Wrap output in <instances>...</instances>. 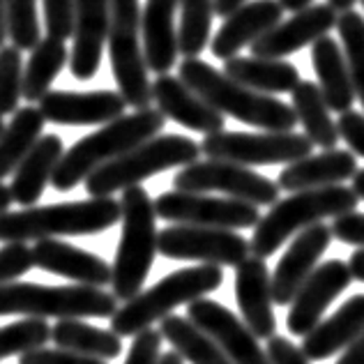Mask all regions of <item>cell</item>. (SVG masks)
I'll return each mask as SVG.
<instances>
[{
	"label": "cell",
	"instance_id": "33",
	"mask_svg": "<svg viewBox=\"0 0 364 364\" xmlns=\"http://www.w3.org/2000/svg\"><path fill=\"white\" fill-rule=\"evenodd\" d=\"M159 332L189 364H233L222 346L189 318L171 314L161 321Z\"/></svg>",
	"mask_w": 364,
	"mask_h": 364
},
{
	"label": "cell",
	"instance_id": "12",
	"mask_svg": "<svg viewBox=\"0 0 364 364\" xmlns=\"http://www.w3.org/2000/svg\"><path fill=\"white\" fill-rule=\"evenodd\" d=\"M155 210L159 219L171 224L213 226V228H254L261 222L258 205L240 198H219L198 194V191H164L155 198Z\"/></svg>",
	"mask_w": 364,
	"mask_h": 364
},
{
	"label": "cell",
	"instance_id": "49",
	"mask_svg": "<svg viewBox=\"0 0 364 364\" xmlns=\"http://www.w3.org/2000/svg\"><path fill=\"white\" fill-rule=\"evenodd\" d=\"M247 3V0H215V12L217 16H228V14H233L237 7H242Z\"/></svg>",
	"mask_w": 364,
	"mask_h": 364
},
{
	"label": "cell",
	"instance_id": "45",
	"mask_svg": "<svg viewBox=\"0 0 364 364\" xmlns=\"http://www.w3.org/2000/svg\"><path fill=\"white\" fill-rule=\"evenodd\" d=\"M337 127H339V136L348 143L350 150L355 152V155L364 157V113L353 111V109L341 113L337 120Z\"/></svg>",
	"mask_w": 364,
	"mask_h": 364
},
{
	"label": "cell",
	"instance_id": "22",
	"mask_svg": "<svg viewBox=\"0 0 364 364\" xmlns=\"http://www.w3.org/2000/svg\"><path fill=\"white\" fill-rule=\"evenodd\" d=\"M284 7L279 0H247L233 14L224 18L222 28L210 42V51L215 58H235L245 46H252L258 37L282 21Z\"/></svg>",
	"mask_w": 364,
	"mask_h": 364
},
{
	"label": "cell",
	"instance_id": "24",
	"mask_svg": "<svg viewBox=\"0 0 364 364\" xmlns=\"http://www.w3.org/2000/svg\"><path fill=\"white\" fill-rule=\"evenodd\" d=\"M180 0H146L141 12V35L148 70L168 74L176 67L180 42L176 28V12Z\"/></svg>",
	"mask_w": 364,
	"mask_h": 364
},
{
	"label": "cell",
	"instance_id": "35",
	"mask_svg": "<svg viewBox=\"0 0 364 364\" xmlns=\"http://www.w3.org/2000/svg\"><path fill=\"white\" fill-rule=\"evenodd\" d=\"M215 16V0H180L178 42L185 58H198V53H203L210 44Z\"/></svg>",
	"mask_w": 364,
	"mask_h": 364
},
{
	"label": "cell",
	"instance_id": "36",
	"mask_svg": "<svg viewBox=\"0 0 364 364\" xmlns=\"http://www.w3.org/2000/svg\"><path fill=\"white\" fill-rule=\"evenodd\" d=\"M337 33L350 67L353 88H355V95L364 109V16L358 14L355 9L339 14Z\"/></svg>",
	"mask_w": 364,
	"mask_h": 364
},
{
	"label": "cell",
	"instance_id": "55",
	"mask_svg": "<svg viewBox=\"0 0 364 364\" xmlns=\"http://www.w3.org/2000/svg\"><path fill=\"white\" fill-rule=\"evenodd\" d=\"M159 364H185V358L178 350H168L159 358Z\"/></svg>",
	"mask_w": 364,
	"mask_h": 364
},
{
	"label": "cell",
	"instance_id": "1",
	"mask_svg": "<svg viewBox=\"0 0 364 364\" xmlns=\"http://www.w3.org/2000/svg\"><path fill=\"white\" fill-rule=\"evenodd\" d=\"M180 79L208 104H213L224 116H231L249 127L265 132H293L298 116L295 109L272 95L258 92L231 79L224 70L200 58H185L180 63Z\"/></svg>",
	"mask_w": 364,
	"mask_h": 364
},
{
	"label": "cell",
	"instance_id": "51",
	"mask_svg": "<svg viewBox=\"0 0 364 364\" xmlns=\"http://www.w3.org/2000/svg\"><path fill=\"white\" fill-rule=\"evenodd\" d=\"M12 203H14L12 189H9L7 185H3V180H0V213H7Z\"/></svg>",
	"mask_w": 364,
	"mask_h": 364
},
{
	"label": "cell",
	"instance_id": "28",
	"mask_svg": "<svg viewBox=\"0 0 364 364\" xmlns=\"http://www.w3.org/2000/svg\"><path fill=\"white\" fill-rule=\"evenodd\" d=\"M311 67L318 76V88L325 102L334 113H346L355 102V88H353L350 67L346 53L332 40L330 35H323L321 40L311 44Z\"/></svg>",
	"mask_w": 364,
	"mask_h": 364
},
{
	"label": "cell",
	"instance_id": "26",
	"mask_svg": "<svg viewBox=\"0 0 364 364\" xmlns=\"http://www.w3.org/2000/svg\"><path fill=\"white\" fill-rule=\"evenodd\" d=\"M362 334H364V295H353L330 318L321 321L309 334H304L302 353L309 358V362L330 360L334 353L346 350Z\"/></svg>",
	"mask_w": 364,
	"mask_h": 364
},
{
	"label": "cell",
	"instance_id": "20",
	"mask_svg": "<svg viewBox=\"0 0 364 364\" xmlns=\"http://www.w3.org/2000/svg\"><path fill=\"white\" fill-rule=\"evenodd\" d=\"M152 100L168 120L200 134H215L226 127L224 113L208 104L180 76L159 74L152 81Z\"/></svg>",
	"mask_w": 364,
	"mask_h": 364
},
{
	"label": "cell",
	"instance_id": "9",
	"mask_svg": "<svg viewBox=\"0 0 364 364\" xmlns=\"http://www.w3.org/2000/svg\"><path fill=\"white\" fill-rule=\"evenodd\" d=\"M141 5L139 0H111L109 55L111 72L118 90L132 109H150L152 83L148 79V63L141 35Z\"/></svg>",
	"mask_w": 364,
	"mask_h": 364
},
{
	"label": "cell",
	"instance_id": "52",
	"mask_svg": "<svg viewBox=\"0 0 364 364\" xmlns=\"http://www.w3.org/2000/svg\"><path fill=\"white\" fill-rule=\"evenodd\" d=\"M279 3L284 9H289V12H300V9L314 5V0H279Z\"/></svg>",
	"mask_w": 364,
	"mask_h": 364
},
{
	"label": "cell",
	"instance_id": "48",
	"mask_svg": "<svg viewBox=\"0 0 364 364\" xmlns=\"http://www.w3.org/2000/svg\"><path fill=\"white\" fill-rule=\"evenodd\" d=\"M348 267H350L353 279H358V282H362V284H364V247H358L355 252L350 254Z\"/></svg>",
	"mask_w": 364,
	"mask_h": 364
},
{
	"label": "cell",
	"instance_id": "14",
	"mask_svg": "<svg viewBox=\"0 0 364 364\" xmlns=\"http://www.w3.org/2000/svg\"><path fill=\"white\" fill-rule=\"evenodd\" d=\"M187 318L208 332L233 364H272L267 350L258 346V337L247 323L215 300L200 298L187 304Z\"/></svg>",
	"mask_w": 364,
	"mask_h": 364
},
{
	"label": "cell",
	"instance_id": "38",
	"mask_svg": "<svg viewBox=\"0 0 364 364\" xmlns=\"http://www.w3.org/2000/svg\"><path fill=\"white\" fill-rule=\"evenodd\" d=\"M7 37L21 51H33L42 42L37 0H7Z\"/></svg>",
	"mask_w": 364,
	"mask_h": 364
},
{
	"label": "cell",
	"instance_id": "41",
	"mask_svg": "<svg viewBox=\"0 0 364 364\" xmlns=\"http://www.w3.org/2000/svg\"><path fill=\"white\" fill-rule=\"evenodd\" d=\"M35 267L33 247L26 242H7L0 249V286L12 284Z\"/></svg>",
	"mask_w": 364,
	"mask_h": 364
},
{
	"label": "cell",
	"instance_id": "2",
	"mask_svg": "<svg viewBox=\"0 0 364 364\" xmlns=\"http://www.w3.org/2000/svg\"><path fill=\"white\" fill-rule=\"evenodd\" d=\"M164 122L166 116L159 109H139L129 116L107 122L102 129L79 139L70 150H65L51 185L58 191L74 189L79 182H85L92 171L118 159L143 141L157 136L164 129Z\"/></svg>",
	"mask_w": 364,
	"mask_h": 364
},
{
	"label": "cell",
	"instance_id": "5",
	"mask_svg": "<svg viewBox=\"0 0 364 364\" xmlns=\"http://www.w3.org/2000/svg\"><path fill=\"white\" fill-rule=\"evenodd\" d=\"M122 233L113 261V295L120 302H129L143 291L155 256L159 254V231L155 200L141 185L127 187L120 198Z\"/></svg>",
	"mask_w": 364,
	"mask_h": 364
},
{
	"label": "cell",
	"instance_id": "31",
	"mask_svg": "<svg viewBox=\"0 0 364 364\" xmlns=\"http://www.w3.org/2000/svg\"><path fill=\"white\" fill-rule=\"evenodd\" d=\"M44 122L46 118L42 109H35L31 104L12 113V120L5 124L3 134H0V180L14 176L16 166L42 139Z\"/></svg>",
	"mask_w": 364,
	"mask_h": 364
},
{
	"label": "cell",
	"instance_id": "3",
	"mask_svg": "<svg viewBox=\"0 0 364 364\" xmlns=\"http://www.w3.org/2000/svg\"><path fill=\"white\" fill-rule=\"evenodd\" d=\"M122 219V205L113 196L26 208L21 213H0V242H28L60 235H95L109 231Z\"/></svg>",
	"mask_w": 364,
	"mask_h": 364
},
{
	"label": "cell",
	"instance_id": "6",
	"mask_svg": "<svg viewBox=\"0 0 364 364\" xmlns=\"http://www.w3.org/2000/svg\"><path fill=\"white\" fill-rule=\"evenodd\" d=\"M222 284L224 272L219 265L200 263L198 267L178 270L118 306V311L111 316V330L118 337H136L139 332L152 328V323L164 321L180 304L200 300L203 295L217 291Z\"/></svg>",
	"mask_w": 364,
	"mask_h": 364
},
{
	"label": "cell",
	"instance_id": "37",
	"mask_svg": "<svg viewBox=\"0 0 364 364\" xmlns=\"http://www.w3.org/2000/svg\"><path fill=\"white\" fill-rule=\"evenodd\" d=\"M46 341H51V328L46 318L28 316L23 321L0 328V360L44 348Z\"/></svg>",
	"mask_w": 364,
	"mask_h": 364
},
{
	"label": "cell",
	"instance_id": "11",
	"mask_svg": "<svg viewBox=\"0 0 364 364\" xmlns=\"http://www.w3.org/2000/svg\"><path fill=\"white\" fill-rule=\"evenodd\" d=\"M173 189L198 194L219 191L228 198H240L258 208L274 205L279 200V185L274 180L226 159H196L194 164L182 166L173 178Z\"/></svg>",
	"mask_w": 364,
	"mask_h": 364
},
{
	"label": "cell",
	"instance_id": "18",
	"mask_svg": "<svg viewBox=\"0 0 364 364\" xmlns=\"http://www.w3.org/2000/svg\"><path fill=\"white\" fill-rule=\"evenodd\" d=\"M124 102L120 90H92V92H70V90H49L40 100L44 118L67 127L81 124H107L124 116Z\"/></svg>",
	"mask_w": 364,
	"mask_h": 364
},
{
	"label": "cell",
	"instance_id": "10",
	"mask_svg": "<svg viewBox=\"0 0 364 364\" xmlns=\"http://www.w3.org/2000/svg\"><path fill=\"white\" fill-rule=\"evenodd\" d=\"M200 152L208 159H226L245 166L293 164L314 152V143L298 132H215L200 143Z\"/></svg>",
	"mask_w": 364,
	"mask_h": 364
},
{
	"label": "cell",
	"instance_id": "30",
	"mask_svg": "<svg viewBox=\"0 0 364 364\" xmlns=\"http://www.w3.org/2000/svg\"><path fill=\"white\" fill-rule=\"evenodd\" d=\"M298 122L304 127V134L309 136L314 146H318L323 150L337 148L339 143V127L332 120V109L325 102L323 92L318 88V83L314 81H300L295 85V90L291 92Z\"/></svg>",
	"mask_w": 364,
	"mask_h": 364
},
{
	"label": "cell",
	"instance_id": "46",
	"mask_svg": "<svg viewBox=\"0 0 364 364\" xmlns=\"http://www.w3.org/2000/svg\"><path fill=\"white\" fill-rule=\"evenodd\" d=\"M267 358L272 364H309V358L304 355L302 348H298L291 339L274 334L267 339Z\"/></svg>",
	"mask_w": 364,
	"mask_h": 364
},
{
	"label": "cell",
	"instance_id": "57",
	"mask_svg": "<svg viewBox=\"0 0 364 364\" xmlns=\"http://www.w3.org/2000/svg\"><path fill=\"white\" fill-rule=\"evenodd\" d=\"M360 3H362V7H364V0H360Z\"/></svg>",
	"mask_w": 364,
	"mask_h": 364
},
{
	"label": "cell",
	"instance_id": "39",
	"mask_svg": "<svg viewBox=\"0 0 364 364\" xmlns=\"http://www.w3.org/2000/svg\"><path fill=\"white\" fill-rule=\"evenodd\" d=\"M23 95V60L21 49L3 46L0 49V116H9L18 109Z\"/></svg>",
	"mask_w": 364,
	"mask_h": 364
},
{
	"label": "cell",
	"instance_id": "23",
	"mask_svg": "<svg viewBox=\"0 0 364 364\" xmlns=\"http://www.w3.org/2000/svg\"><path fill=\"white\" fill-rule=\"evenodd\" d=\"M35 267L44 272L60 274L65 279H72L83 286H95L104 289L113 282V265L104 258L95 256L85 249H79L70 242L55 240V237H44L37 240L33 247Z\"/></svg>",
	"mask_w": 364,
	"mask_h": 364
},
{
	"label": "cell",
	"instance_id": "44",
	"mask_svg": "<svg viewBox=\"0 0 364 364\" xmlns=\"http://www.w3.org/2000/svg\"><path fill=\"white\" fill-rule=\"evenodd\" d=\"M332 235L343 245L364 247V215L362 213H348V215L334 217Z\"/></svg>",
	"mask_w": 364,
	"mask_h": 364
},
{
	"label": "cell",
	"instance_id": "27",
	"mask_svg": "<svg viewBox=\"0 0 364 364\" xmlns=\"http://www.w3.org/2000/svg\"><path fill=\"white\" fill-rule=\"evenodd\" d=\"M65 155L63 139L58 134H46L35 143V148L28 152L26 159L16 166L12 176V196L14 203L23 208H33L44 194L46 185L51 182L55 168Z\"/></svg>",
	"mask_w": 364,
	"mask_h": 364
},
{
	"label": "cell",
	"instance_id": "25",
	"mask_svg": "<svg viewBox=\"0 0 364 364\" xmlns=\"http://www.w3.org/2000/svg\"><path fill=\"white\" fill-rule=\"evenodd\" d=\"M358 173V159L353 150H323L321 155L302 157L286 166L277 185L284 191H304V189H321L341 185V182L353 180Z\"/></svg>",
	"mask_w": 364,
	"mask_h": 364
},
{
	"label": "cell",
	"instance_id": "34",
	"mask_svg": "<svg viewBox=\"0 0 364 364\" xmlns=\"http://www.w3.org/2000/svg\"><path fill=\"white\" fill-rule=\"evenodd\" d=\"M70 63V51L63 40L55 37H42V42L31 51V58L23 70V97L28 104L40 102L51 90L55 76Z\"/></svg>",
	"mask_w": 364,
	"mask_h": 364
},
{
	"label": "cell",
	"instance_id": "17",
	"mask_svg": "<svg viewBox=\"0 0 364 364\" xmlns=\"http://www.w3.org/2000/svg\"><path fill=\"white\" fill-rule=\"evenodd\" d=\"M337 12L325 3V5H309L293 12L291 18L279 21L274 28H270L265 35L249 46L254 55L258 58H277L282 60L286 55L304 49V46L321 40L323 35H328L332 28H337Z\"/></svg>",
	"mask_w": 364,
	"mask_h": 364
},
{
	"label": "cell",
	"instance_id": "15",
	"mask_svg": "<svg viewBox=\"0 0 364 364\" xmlns=\"http://www.w3.org/2000/svg\"><path fill=\"white\" fill-rule=\"evenodd\" d=\"M350 282L353 274L348 263L339 261V258L321 263L291 302L289 318H286L289 332L295 337L309 334L321 323L325 309L348 289Z\"/></svg>",
	"mask_w": 364,
	"mask_h": 364
},
{
	"label": "cell",
	"instance_id": "21",
	"mask_svg": "<svg viewBox=\"0 0 364 364\" xmlns=\"http://www.w3.org/2000/svg\"><path fill=\"white\" fill-rule=\"evenodd\" d=\"M111 0H76L74 46L70 51V72L74 79L90 81L100 72L104 44L109 42Z\"/></svg>",
	"mask_w": 364,
	"mask_h": 364
},
{
	"label": "cell",
	"instance_id": "54",
	"mask_svg": "<svg viewBox=\"0 0 364 364\" xmlns=\"http://www.w3.org/2000/svg\"><path fill=\"white\" fill-rule=\"evenodd\" d=\"M353 189H355L360 200H364V168H358V173L353 176Z\"/></svg>",
	"mask_w": 364,
	"mask_h": 364
},
{
	"label": "cell",
	"instance_id": "56",
	"mask_svg": "<svg viewBox=\"0 0 364 364\" xmlns=\"http://www.w3.org/2000/svg\"><path fill=\"white\" fill-rule=\"evenodd\" d=\"M3 129H5V124H3V116H0V134H3Z\"/></svg>",
	"mask_w": 364,
	"mask_h": 364
},
{
	"label": "cell",
	"instance_id": "42",
	"mask_svg": "<svg viewBox=\"0 0 364 364\" xmlns=\"http://www.w3.org/2000/svg\"><path fill=\"white\" fill-rule=\"evenodd\" d=\"M161 332L155 328H148L139 332L132 341L129 355L124 364H159V350H161Z\"/></svg>",
	"mask_w": 364,
	"mask_h": 364
},
{
	"label": "cell",
	"instance_id": "13",
	"mask_svg": "<svg viewBox=\"0 0 364 364\" xmlns=\"http://www.w3.org/2000/svg\"><path fill=\"white\" fill-rule=\"evenodd\" d=\"M159 254L173 261H200L219 267H237L252 256V245L231 228L173 224L159 231Z\"/></svg>",
	"mask_w": 364,
	"mask_h": 364
},
{
	"label": "cell",
	"instance_id": "16",
	"mask_svg": "<svg viewBox=\"0 0 364 364\" xmlns=\"http://www.w3.org/2000/svg\"><path fill=\"white\" fill-rule=\"evenodd\" d=\"M332 237V226L323 222L304 228L302 233L293 237L291 247L286 249V254L272 272V298L277 306L293 302V298L302 289V284L318 267L321 256L330 247Z\"/></svg>",
	"mask_w": 364,
	"mask_h": 364
},
{
	"label": "cell",
	"instance_id": "32",
	"mask_svg": "<svg viewBox=\"0 0 364 364\" xmlns=\"http://www.w3.org/2000/svg\"><path fill=\"white\" fill-rule=\"evenodd\" d=\"M122 337L116 332L92 328L83 318H60L51 328V341L58 348L81 353L97 360H116L122 353Z\"/></svg>",
	"mask_w": 364,
	"mask_h": 364
},
{
	"label": "cell",
	"instance_id": "19",
	"mask_svg": "<svg viewBox=\"0 0 364 364\" xmlns=\"http://www.w3.org/2000/svg\"><path fill=\"white\" fill-rule=\"evenodd\" d=\"M235 300L247 328L258 339H272L277 318L272 311V274L267 270L265 258L252 254L235 267Z\"/></svg>",
	"mask_w": 364,
	"mask_h": 364
},
{
	"label": "cell",
	"instance_id": "43",
	"mask_svg": "<svg viewBox=\"0 0 364 364\" xmlns=\"http://www.w3.org/2000/svg\"><path fill=\"white\" fill-rule=\"evenodd\" d=\"M18 364H107V360L88 358L65 348H37L31 353H23Z\"/></svg>",
	"mask_w": 364,
	"mask_h": 364
},
{
	"label": "cell",
	"instance_id": "40",
	"mask_svg": "<svg viewBox=\"0 0 364 364\" xmlns=\"http://www.w3.org/2000/svg\"><path fill=\"white\" fill-rule=\"evenodd\" d=\"M42 5H44L46 35L63 42L74 37L76 0H42Z\"/></svg>",
	"mask_w": 364,
	"mask_h": 364
},
{
	"label": "cell",
	"instance_id": "4",
	"mask_svg": "<svg viewBox=\"0 0 364 364\" xmlns=\"http://www.w3.org/2000/svg\"><path fill=\"white\" fill-rule=\"evenodd\" d=\"M358 203L360 196L355 189L343 185L293 191L289 198L270 205V213L263 215L261 222L254 226V235L249 240L252 254L261 258L272 256L289 237H295L323 219L355 213Z\"/></svg>",
	"mask_w": 364,
	"mask_h": 364
},
{
	"label": "cell",
	"instance_id": "8",
	"mask_svg": "<svg viewBox=\"0 0 364 364\" xmlns=\"http://www.w3.org/2000/svg\"><path fill=\"white\" fill-rule=\"evenodd\" d=\"M118 311V298L95 286H44L3 284L0 316L23 314L33 318H111Z\"/></svg>",
	"mask_w": 364,
	"mask_h": 364
},
{
	"label": "cell",
	"instance_id": "53",
	"mask_svg": "<svg viewBox=\"0 0 364 364\" xmlns=\"http://www.w3.org/2000/svg\"><path fill=\"white\" fill-rule=\"evenodd\" d=\"M355 3H358V0H328V5H330L337 14L350 12L353 5H355Z\"/></svg>",
	"mask_w": 364,
	"mask_h": 364
},
{
	"label": "cell",
	"instance_id": "29",
	"mask_svg": "<svg viewBox=\"0 0 364 364\" xmlns=\"http://www.w3.org/2000/svg\"><path fill=\"white\" fill-rule=\"evenodd\" d=\"M224 72L231 79L240 81L242 85L265 95H282V92H293L298 85L300 72L298 67L277 60V58H245V55H235V58L224 60Z\"/></svg>",
	"mask_w": 364,
	"mask_h": 364
},
{
	"label": "cell",
	"instance_id": "47",
	"mask_svg": "<svg viewBox=\"0 0 364 364\" xmlns=\"http://www.w3.org/2000/svg\"><path fill=\"white\" fill-rule=\"evenodd\" d=\"M337 364H364V334L343 350V355Z\"/></svg>",
	"mask_w": 364,
	"mask_h": 364
},
{
	"label": "cell",
	"instance_id": "7",
	"mask_svg": "<svg viewBox=\"0 0 364 364\" xmlns=\"http://www.w3.org/2000/svg\"><path fill=\"white\" fill-rule=\"evenodd\" d=\"M203 155L200 143L180 134H157L141 146L132 148L118 159L100 166L85 178V191L90 196H111L116 191L141 185L143 180L161 173V171L187 166Z\"/></svg>",
	"mask_w": 364,
	"mask_h": 364
},
{
	"label": "cell",
	"instance_id": "50",
	"mask_svg": "<svg viewBox=\"0 0 364 364\" xmlns=\"http://www.w3.org/2000/svg\"><path fill=\"white\" fill-rule=\"evenodd\" d=\"M7 40V0H0V49Z\"/></svg>",
	"mask_w": 364,
	"mask_h": 364
}]
</instances>
